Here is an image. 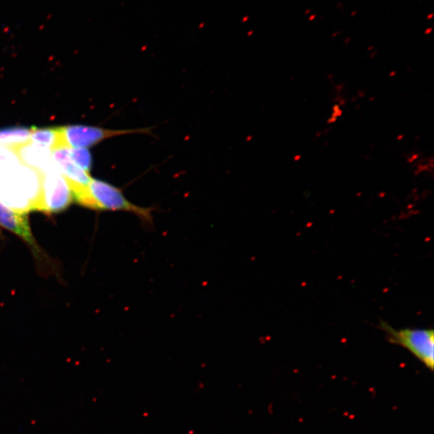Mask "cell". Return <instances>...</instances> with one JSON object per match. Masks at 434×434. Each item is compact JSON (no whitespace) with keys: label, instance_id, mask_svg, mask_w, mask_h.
Listing matches in <instances>:
<instances>
[{"label":"cell","instance_id":"8","mask_svg":"<svg viewBox=\"0 0 434 434\" xmlns=\"http://www.w3.org/2000/svg\"><path fill=\"white\" fill-rule=\"evenodd\" d=\"M30 141L51 150L63 147L60 128H31Z\"/></svg>","mask_w":434,"mask_h":434},{"label":"cell","instance_id":"7","mask_svg":"<svg viewBox=\"0 0 434 434\" xmlns=\"http://www.w3.org/2000/svg\"><path fill=\"white\" fill-rule=\"evenodd\" d=\"M23 165L42 172L53 165L52 150L29 141L14 149Z\"/></svg>","mask_w":434,"mask_h":434},{"label":"cell","instance_id":"2","mask_svg":"<svg viewBox=\"0 0 434 434\" xmlns=\"http://www.w3.org/2000/svg\"><path fill=\"white\" fill-rule=\"evenodd\" d=\"M380 329L386 333L388 341L407 349L430 371L434 367V332L433 329H395L385 321Z\"/></svg>","mask_w":434,"mask_h":434},{"label":"cell","instance_id":"4","mask_svg":"<svg viewBox=\"0 0 434 434\" xmlns=\"http://www.w3.org/2000/svg\"><path fill=\"white\" fill-rule=\"evenodd\" d=\"M63 146L89 148L108 138L134 134H150L153 128L110 130L90 125H72L60 128Z\"/></svg>","mask_w":434,"mask_h":434},{"label":"cell","instance_id":"3","mask_svg":"<svg viewBox=\"0 0 434 434\" xmlns=\"http://www.w3.org/2000/svg\"><path fill=\"white\" fill-rule=\"evenodd\" d=\"M41 192L39 210L47 214L64 211L73 202V192L67 180L53 165L41 172Z\"/></svg>","mask_w":434,"mask_h":434},{"label":"cell","instance_id":"10","mask_svg":"<svg viewBox=\"0 0 434 434\" xmlns=\"http://www.w3.org/2000/svg\"><path fill=\"white\" fill-rule=\"evenodd\" d=\"M69 155L75 165L89 173L92 168L93 158L86 148H69Z\"/></svg>","mask_w":434,"mask_h":434},{"label":"cell","instance_id":"1","mask_svg":"<svg viewBox=\"0 0 434 434\" xmlns=\"http://www.w3.org/2000/svg\"><path fill=\"white\" fill-rule=\"evenodd\" d=\"M73 201L81 206L96 211L125 212L133 213L145 224L153 223L152 207L135 205L124 196L121 190L103 180L92 178L84 190L73 193Z\"/></svg>","mask_w":434,"mask_h":434},{"label":"cell","instance_id":"6","mask_svg":"<svg viewBox=\"0 0 434 434\" xmlns=\"http://www.w3.org/2000/svg\"><path fill=\"white\" fill-rule=\"evenodd\" d=\"M0 226L20 237L35 251H38L30 227L28 213L16 211L0 202Z\"/></svg>","mask_w":434,"mask_h":434},{"label":"cell","instance_id":"5","mask_svg":"<svg viewBox=\"0 0 434 434\" xmlns=\"http://www.w3.org/2000/svg\"><path fill=\"white\" fill-rule=\"evenodd\" d=\"M52 161L53 165L67 180L73 193L83 190L90 185L91 176L75 165L69 155L68 148L62 147L52 150Z\"/></svg>","mask_w":434,"mask_h":434},{"label":"cell","instance_id":"9","mask_svg":"<svg viewBox=\"0 0 434 434\" xmlns=\"http://www.w3.org/2000/svg\"><path fill=\"white\" fill-rule=\"evenodd\" d=\"M31 128L16 127L0 130V147L14 150L30 141Z\"/></svg>","mask_w":434,"mask_h":434}]
</instances>
